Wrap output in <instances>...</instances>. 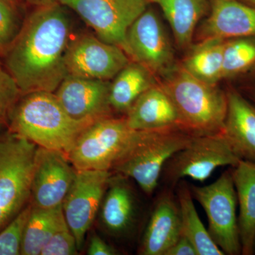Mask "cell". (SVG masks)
<instances>
[{
	"label": "cell",
	"mask_w": 255,
	"mask_h": 255,
	"mask_svg": "<svg viewBox=\"0 0 255 255\" xmlns=\"http://www.w3.org/2000/svg\"><path fill=\"white\" fill-rule=\"evenodd\" d=\"M72 23L63 5L36 8L5 52V67L23 95L55 92L68 75L65 55Z\"/></svg>",
	"instance_id": "cell-1"
},
{
	"label": "cell",
	"mask_w": 255,
	"mask_h": 255,
	"mask_svg": "<svg viewBox=\"0 0 255 255\" xmlns=\"http://www.w3.org/2000/svg\"><path fill=\"white\" fill-rule=\"evenodd\" d=\"M94 122L70 117L54 92H34L21 96L11 114L8 129L37 146L67 155L79 135Z\"/></svg>",
	"instance_id": "cell-2"
},
{
	"label": "cell",
	"mask_w": 255,
	"mask_h": 255,
	"mask_svg": "<svg viewBox=\"0 0 255 255\" xmlns=\"http://www.w3.org/2000/svg\"><path fill=\"white\" fill-rule=\"evenodd\" d=\"M159 83L177 110L181 128L193 136L222 133L227 114L226 92L199 81L179 64Z\"/></svg>",
	"instance_id": "cell-3"
},
{
	"label": "cell",
	"mask_w": 255,
	"mask_h": 255,
	"mask_svg": "<svg viewBox=\"0 0 255 255\" xmlns=\"http://www.w3.org/2000/svg\"><path fill=\"white\" fill-rule=\"evenodd\" d=\"M194 137L178 127L132 130L111 172L133 179L145 194L152 195L164 164Z\"/></svg>",
	"instance_id": "cell-4"
},
{
	"label": "cell",
	"mask_w": 255,
	"mask_h": 255,
	"mask_svg": "<svg viewBox=\"0 0 255 255\" xmlns=\"http://www.w3.org/2000/svg\"><path fill=\"white\" fill-rule=\"evenodd\" d=\"M37 147L8 128L0 130V231L31 199Z\"/></svg>",
	"instance_id": "cell-5"
},
{
	"label": "cell",
	"mask_w": 255,
	"mask_h": 255,
	"mask_svg": "<svg viewBox=\"0 0 255 255\" xmlns=\"http://www.w3.org/2000/svg\"><path fill=\"white\" fill-rule=\"evenodd\" d=\"M193 199L205 211L208 231L225 255L242 254L237 216V194L232 169L226 171L209 185H189Z\"/></svg>",
	"instance_id": "cell-6"
},
{
	"label": "cell",
	"mask_w": 255,
	"mask_h": 255,
	"mask_svg": "<svg viewBox=\"0 0 255 255\" xmlns=\"http://www.w3.org/2000/svg\"><path fill=\"white\" fill-rule=\"evenodd\" d=\"M240 160L222 133L194 136L166 162L160 179L170 187L177 186L184 178L204 182L216 169L235 167Z\"/></svg>",
	"instance_id": "cell-7"
},
{
	"label": "cell",
	"mask_w": 255,
	"mask_h": 255,
	"mask_svg": "<svg viewBox=\"0 0 255 255\" xmlns=\"http://www.w3.org/2000/svg\"><path fill=\"white\" fill-rule=\"evenodd\" d=\"M132 130L125 117L112 115L97 119L79 135L68 158L77 170L111 172Z\"/></svg>",
	"instance_id": "cell-8"
},
{
	"label": "cell",
	"mask_w": 255,
	"mask_h": 255,
	"mask_svg": "<svg viewBox=\"0 0 255 255\" xmlns=\"http://www.w3.org/2000/svg\"><path fill=\"white\" fill-rule=\"evenodd\" d=\"M122 48L129 59L143 65L157 78H164L178 64L162 21L151 9L128 29Z\"/></svg>",
	"instance_id": "cell-9"
},
{
	"label": "cell",
	"mask_w": 255,
	"mask_h": 255,
	"mask_svg": "<svg viewBox=\"0 0 255 255\" xmlns=\"http://www.w3.org/2000/svg\"><path fill=\"white\" fill-rule=\"evenodd\" d=\"M102 41L122 48L128 29L147 9V0H60Z\"/></svg>",
	"instance_id": "cell-10"
},
{
	"label": "cell",
	"mask_w": 255,
	"mask_h": 255,
	"mask_svg": "<svg viewBox=\"0 0 255 255\" xmlns=\"http://www.w3.org/2000/svg\"><path fill=\"white\" fill-rule=\"evenodd\" d=\"M110 171L77 170L62 207L65 221L75 236L79 251L100 209L108 187Z\"/></svg>",
	"instance_id": "cell-11"
},
{
	"label": "cell",
	"mask_w": 255,
	"mask_h": 255,
	"mask_svg": "<svg viewBox=\"0 0 255 255\" xmlns=\"http://www.w3.org/2000/svg\"><path fill=\"white\" fill-rule=\"evenodd\" d=\"M130 61L121 47L90 34L72 38L65 55L68 75L106 81L113 80Z\"/></svg>",
	"instance_id": "cell-12"
},
{
	"label": "cell",
	"mask_w": 255,
	"mask_h": 255,
	"mask_svg": "<svg viewBox=\"0 0 255 255\" xmlns=\"http://www.w3.org/2000/svg\"><path fill=\"white\" fill-rule=\"evenodd\" d=\"M76 172L65 152L38 146L32 175V205L43 209L62 206Z\"/></svg>",
	"instance_id": "cell-13"
},
{
	"label": "cell",
	"mask_w": 255,
	"mask_h": 255,
	"mask_svg": "<svg viewBox=\"0 0 255 255\" xmlns=\"http://www.w3.org/2000/svg\"><path fill=\"white\" fill-rule=\"evenodd\" d=\"M110 86V81L68 75L54 93L73 119L96 121L113 115Z\"/></svg>",
	"instance_id": "cell-14"
},
{
	"label": "cell",
	"mask_w": 255,
	"mask_h": 255,
	"mask_svg": "<svg viewBox=\"0 0 255 255\" xmlns=\"http://www.w3.org/2000/svg\"><path fill=\"white\" fill-rule=\"evenodd\" d=\"M194 37L197 42L255 37V9L240 0H210L209 13Z\"/></svg>",
	"instance_id": "cell-15"
},
{
	"label": "cell",
	"mask_w": 255,
	"mask_h": 255,
	"mask_svg": "<svg viewBox=\"0 0 255 255\" xmlns=\"http://www.w3.org/2000/svg\"><path fill=\"white\" fill-rule=\"evenodd\" d=\"M181 236V216L177 197L170 189L159 194L151 212L138 254L165 255Z\"/></svg>",
	"instance_id": "cell-16"
},
{
	"label": "cell",
	"mask_w": 255,
	"mask_h": 255,
	"mask_svg": "<svg viewBox=\"0 0 255 255\" xmlns=\"http://www.w3.org/2000/svg\"><path fill=\"white\" fill-rule=\"evenodd\" d=\"M227 114L222 134L233 152L255 164V105L236 87L226 91Z\"/></svg>",
	"instance_id": "cell-17"
},
{
	"label": "cell",
	"mask_w": 255,
	"mask_h": 255,
	"mask_svg": "<svg viewBox=\"0 0 255 255\" xmlns=\"http://www.w3.org/2000/svg\"><path fill=\"white\" fill-rule=\"evenodd\" d=\"M124 117L133 130L180 128L177 110L159 82L142 93Z\"/></svg>",
	"instance_id": "cell-18"
},
{
	"label": "cell",
	"mask_w": 255,
	"mask_h": 255,
	"mask_svg": "<svg viewBox=\"0 0 255 255\" xmlns=\"http://www.w3.org/2000/svg\"><path fill=\"white\" fill-rule=\"evenodd\" d=\"M110 178L101 204V220L114 236H122L133 226L137 214V200L128 177L115 173Z\"/></svg>",
	"instance_id": "cell-19"
},
{
	"label": "cell",
	"mask_w": 255,
	"mask_h": 255,
	"mask_svg": "<svg viewBox=\"0 0 255 255\" xmlns=\"http://www.w3.org/2000/svg\"><path fill=\"white\" fill-rule=\"evenodd\" d=\"M232 176L238 205V228L242 254L255 253V164L241 159L233 167Z\"/></svg>",
	"instance_id": "cell-20"
},
{
	"label": "cell",
	"mask_w": 255,
	"mask_h": 255,
	"mask_svg": "<svg viewBox=\"0 0 255 255\" xmlns=\"http://www.w3.org/2000/svg\"><path fill=\"white\" fill-rule=\"evenodd\" d=\"M154 3L163 11L178 48L189 49L199 23L209 13L210 0H155Z\"/></svg>",
	"instance_id": "cell-21"
},
{
	"label": "cell",
	"mask_w": 255,
	"mask_h": 255,
	"mask_svg": "<svg viewBox=\"0 0 255 255\" xmlns=\"http://www.w3.org/2000/svg\"><path fill=\"white\" fill-rule=\"evenodd\" d=\"M157 84V78L150 70L130 60L111 82L110 98L112 110L127 114L142 93Z\"/></svg>",
	"instance_id": "cell-22"
},
{
	"label": "cell",
	"mask_w": 255,
	"mask_h": 255,
	"mask_svg": "<svg viewBox=\"0 0 255 255\" xmlns=\"http://www.w3.org/2000/svg\"><path fill=\"white\" fill-rule=\"evenodd\" d=\"M226 40L214 38L196 42L179 65L187 73L209 85L223 80V48Z\"/></svg>",
	"instance_id": "cell-23"
},
{
	"label": "cell",
	"mask_w": 255,
	"mask_h": 255,
	"mask_svg": "<svg viewBox=\"0 0 255 255\" xmlns=\"http://www.w3.org/2000/svg\"><path fill=\"white\" fill-rule=\"evenodd\" d=\"M177 186L176 197L180 211L181 235L192 243L197 255H224L201 221L189 185L182 179Z\"/></svg>",
	"instance_id": "cell-24"
},
{
	"label": "cell",
	"mask_w": 255,
	"mask_h": 255,
	"mask_svg": "<svg viewBox=\"0 0 255 255\" xmlns=\"http://www.w3.org/2000/svg\"><path fill=\"white\" fill-rule=\"evenodd\" d=\"M67 226L62 206L43 209L32 205L23 233L21 255H39L50 237Z\"/></svg>",
	"instance_id": "cell-25"
},
{
	"label": "cell",
	"mask_w": 255,
	"mask_h": 255,
	"mask_svg": "<svg viewBox=\"0 0 255 255\" xmlns=\"http://www.w3.org/2000/svg\"><path fill=\"white\" fill-rule=\"evenodd\" d=\"M255 65V37H240L225 41L223 80L237 79Z\"/></svg>",
	"instance_id": "cell-26"
},
{
	"label": "cell",
	"mask_w": 255,
	"mask_h": 255,
	"mask_svg": "<svg viewBox=\"0 0 255 255\" xmlns=\"http://www.w3.org/2000/svg\"><path fill=\"white\" fill-rule=\"evenodd\" d=\"M31 206V203L28 204L0 231V255H21L23 233Z\"/></svg>",
	"instance_id": "cell-27"
},
{
	"label": "cell",
	"mask_w": 255,
	"mask_h": 255,
	"mask_svg": "<svg viewBox=\"0 0 255 255\" xmlns=\"http://www.w3.org/2000/svg\"><path fill=\"white\" fill-rule=\"evenodd\" d=\"M22 94L6 69L0 68V130L8 128L10 117Z\"/></svg>",
	"instance_id": "cell-28"
},
{
	"label": "cell",
	"mask_w": 255,
	"mask_h": 255,
	"mask_svg": "<svg viewBox=\"0 0 255 255\" xmlns=\"http://www.w3.org/2000/svg\"><path fill=\"white\" fill-rule=\"evenodd\" d=\"M23 23H21L16 3L13 0H0V53H5Z\"/></svg>",
	"instance_id": "cell-29"
},
{
	"label": "cell",
	"mask_w": 255,
	"mask_h": 255,
	"mask_svg": "<svg viewBox=\"0 0 255 255\" xmlns=\"http://www.w3.org/2000/svg\"><path fill=\"white\" fill-rule=\"evenodd\" d=\"M78 251L75 236L67 226L50 237L40 255H76Z\"/></svg>",
	"instance_id": "cell-30"
},
{
	"label": "cell",
	"mask_w": 255,
	"mask_h": 255,
	"mask_svg": "<svg viewBox=\"0 0 255 255\" xmlns=\"http://www.w3.org/2000/svg\"><path fill=\"white\" fill-rule=\"evenodd\" d=\"M237 79L241 80V89H237L242 95L255 105V65L248 73Z\"/></svg>",
	"instance_id": "cell-31"
},
{
	"label": "cell",
	"mask_w": 255,
	"mask_h": 255,
	"mask_svg": "<svg viewBox=\"0 0 255 255\" xmlns=\"http://www.w3.org/2000/svg\"><path fill=\"white\" fill-rule=\"evenodd\" d=\"M118 254L117 250L106 243L97 234L93 235L90 238L88 248H87V255H116Z\"/></svg>",
	"instance_id": "cell-32"
},
{
	"label": "cell",
	"mask_w": 255,
	"mask_h": 255,
	"mask_svg": "<svg viewBox=\"0 0 255 255\" xmlns=\"http://www.w3.org/2000/svg\"><path fill=\"white\" fill-rule=\"evenodd\" d=\"M165 255H197V253L192 243L181 235L177 241L169 248Z\"/></svg>",
	"instance_id": "cell-33"
},
{
	"label": "cell",
	"mask_w": 255,
	"mask_h": 255,
	"mask_svg": "<svg viewBox=\"0 0 255 255\" xmlns=\"http://www.w3.org/2000/svg\"><path fill=\"white\" fill-rule=\"evenodd\" d=\"M25 1L36 8L60 4V0H25Z\"/></svg>",
	"instance_id": "cell-34"
},
{
	"label": "cell",
	"mask_w": 255,
	"mask_h": 255,
	"mask_svg": "<svg viewBox=\"0 0 255 255\" xmlns=\"http://www.w3.org/2000/svg\"><path fill=\"white\" fill-rule=\"evenodd\" d=\"M240 1L245 3V4L249 5V6L255 9V0H240Z\"/></svg>",
	"instance_id": "cell-35"
},
{
	"label": "cell",
	"mask_w": 255,
	"mask_h": 255,
	"mask_svg": "<svg viewBox=\"0 0 255 255\" xmlns=\"http://www.w3.org/2000/svg\"><path fill=\"white\" fill-rule=\"evenodd\" d=\"M148 2H155V0H147Z\"/></svg>",
	"instance_id": "cell-36"
},
{
	"label": "cell",
	"mask_w": 255,
	"mask_h": 255,
	"mask_svg": "<svg viewBox=\"0 0 255 255\" xmlns=\"http://www.w3.org/2000/svg\"><path fill=\"white\" fill-rule=\"evenodd\" d=\"M1 60H0V68H1Z\"/></svg>",
	"instance_id": "cell-37"
},
{
	"label": "cell",
	"mask_w": 255,
	"mask_h": 255,
	"mask_svg": "<svg viewBox=\"0 0 255 255\" xmlns=\"http://www.w3.org/2000/svg\"></svg>",
	"instance_id": "cell-38"
},
{
	"label": "cell",
	"mask_w": 255,
	"mask_h": 255,
	"mask_svg": "<svg viewBox=\"0 0 255 255\" xmlns=\"http://www.w3.org/2000/svg\"><path fill=\"white\" fill-rule=\"evenodd\" d=\"M13 1H15V0H13Z\"/></svg>",
	"instance_id": "cell-39"
}]
</instances>
